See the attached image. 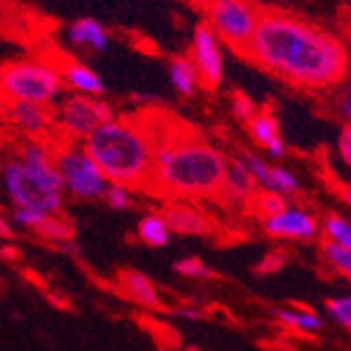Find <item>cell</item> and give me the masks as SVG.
Wrapping results in <instances>:
<instances>
[{
	"instance_id": "cell-1",
	"label": "cell",
	"mask_w": 351,
	"mask_h": 351,
	"mask_svg": "<svg viewBox=\"0 0 351 351\" xmlns=\"http://www.w3.org/2000/svg\"><path fill=\"white\" fill-rule=\"evenodd\" d=\"M246 55L301 86H330L349 66L345 47L315 25L280 11H261Z\"/></svg>"
},
{
	"instance_id": "cell-2",
	"label": "cell",
	"mask_w": 351,
	"mask_h": 351,
	"mask_svg": "<svg viewBox=\"0 0 351 351\" xmlns=\"http://www.w3.org/2000/svg\"><path fill=\"white\" fill-rule=\"evenodd\" d=\"M154 137L149 189L173 200L215 198L226 181L230 160L210 141L175 118L143 112Z\"/></svg>"
},
{
	"instance_id": "cell-3",
	"label": "cell",
	"mask_w": 351,
	"mask_h": 351,
	"mask_svg": "<svg viewBox=\"0 0 351 351\" xmlns=\"http://www.w3.org/2000/svg\"><path fill=\"white\" fill-rule=\"evenodd\" d=\"M84 149L110 183L147 187L154 169V137L145 114L114 116L86 139Z\"/></svg>"
},
{
	"instance_id": "cell-4",
	"label": "cell",
	"mask_w": 351,
	"mask_h": 351,
	"mask_svg": "<svg viewBox=\"0 0 351 351\" xmlns=\"http://www.w3.org/2000/svg\"><path fill=\"white\" fill-rule=\"evenodd\" d=\"M0 86L9 101L53 106L63 90L61 72L38 59H15L0 66Z\"/></svg>"
},
{
	"instance_id": "cell-5",
	"label": "cell",
	"mask_w": 351,
	"mask_h": 351,
	"mask_svg": "<svg viewBox=\"0 0 351 351\" xmlns=\"http://www.w3.org/2000/svg\"><path fill=\"white\" fill-rule=\"evenodd\" d=\"M200 9L217 38L246 55L261 11L250 0H200Z\"/></svg>"
},
{
	"instance_id": "cell-6",
	"label": "cell",
	"mask_w": 351,
	"mask_h": 351,
	"mask_svg": "<svg viewBox=\"0 0 351 351\" xmlns=\"http://www.w3.org/2000/svg\"><path fill=\"white\" fill-rule=\"evenodd\" d=\"M0 181L13 206L40 210L45 215H57L63 208V191L47 185L19 160V156L7 158L3 162Z\"/></svg>"
},
{
	"instance_id": "cell-7",
	"label": "cell",
	"mask_w": 351,
	"mask_h": 351,
	"mask_svg": "<svg viewBox=\"0 0 351 351\" xmlns=\"http://www.w3.org/2000/svg\"><path fill=\"white\" fill-rule=\"evenodd\" d=\"M55 165L61 175L63 191L78 200H101L110 185L104 171L93 160V156L84 145L68 143L59 147L55 154Z\"/></svg>"
},
{
	"instance_id": "cell-8",
	"label": "cell",
	"mask_w": 351,
	"mask_h": 351,
	"mask_svg": "<svg viewBox=\"0 0 351 351\" xmlns=\"http://www.w3.org/2000/svg\"><path fill=\"white\" fill-rule=\"evenodd\" d=\"M114 116H116V112L110 101L74 93L61 101L55 120L68 137L84 141L101 122H106Z\"/></svg>"
},
{
	"instance_id": "cell-9",
	"label": "cell",
	"mask_w": 351,
	"mask_h": 351,
	"mask_svg": "<svg viewBox=\"0 0 351 351\" xmlns=\"http://www.w3.org/2000/svg\"><path fill=\"white\" fill-rule=\"evenodd\" d=\"M189 57L198 70L200 84L215 90L223 80L226 68H223V53L219 47V38L206 23L196 25L194 38H191V55Z\"/></svg>"
},
{
	"instance_id": "cell-10",
	"label": "cell",
	"mask_w": 351,
	"mask_h": 351,
	"mask_svg": "<svg viewBox=\"0 0 351 351\" xmlns=\"http://www.w3.org/2000/svg\"><path fill=\"white\" fill-rule=\"evenodd\" d=\"M265 232L271 238L284 240H311L317 236V221L303 208L284 206L278 215L265 217Z\"/></svg>"
},
{
	"instance_id": "cell-11",
	"label": "cell",
	"mask_w": 351,
	"mask_h": 351,
	"mask_svg": "<svg viewBox=\"0 0 351 351\" xmlns=\"http://www.w3.org/2000/svg\"><path fill=\"white\" fill-rule=\"evenodd\" d=\"M5 118L11 122L13 129L25 133L29 137L45 135L55 122V116L49 106L27 104V101H9Z\"/></svg>"
},
{
	"instance_id": "cell-12",
	"label": "cell",
	"mask_w": 351,
	"mask_h": 351,
	"mask_svg": "<svg viewBox=\"0 0 351 351\" xmlns=\"http://www.w3.org/2000/svg\"><path fill=\"white\" fill-rule=\"evenodd\" d=\"M171 234L181 236H208L213 232V223L206 215L196 210L194 206L183 204V200H175L162 210Z\"/></svg>"
},
{
	"instance_id": "cell-13",
	"label": "cell",
	"mask_w": 351,
	"mask_h": 351,
	"mask_svg": "<svg viewBox=\"0 0 351 351\" xmlns=\"http://www.w3.org/2000/svg\"><path fill=\"white\" fill-rule=\"evenodd\" d=\"M19 160L34 173L38 175L47 185H51L53 189H59L63 191V183H61V175L57 171V165H55V158L53 154L49 152L47 145L38 143V141H27L21 145L19 149Z\"/></svg>"
},
{
	"instance_id": "cell-14",
	"label": "cell",
	"mask_w": 351,
	"mask_h": 351,
	"mask_svg": "<svg viewBox=\"0 0 351 351\" xmlns=\"http://www.w3.org/2000/svg\"><path fill=\"white\" fill-rule=\"evenodd\" d=\"M254 191H257V181L252 179L246 162L242 160V158L232 160L228 165L226 181H223L219 196H223L230 202H244V200L254 196Z\"/></svg>"
},
{
	"instance_id": "cell-15",
	"label": "cell",
	"mask_w": 351,
	"mask_h": 351,
	"mask_svg": "<svg viewBox=\"0 0 351 351\" xmlns=\"http://www.w3.org/2000/svg\"><path fill=\"white\" fill-rule=\"evenodd\" d=\"M68 40L74 47L90 49L95 53H104L110 47V32L90 17H80L70 23L68 27Z\"/></svg>"
},
{
	"instance_id": "cell-16",
	"label": "cell",
	"mask_w": 351,
	"mask_h": 351,
	"mask_svg": "<svg viewBox=\"0 0 351 351\" xmlns=\"http://www.w3.org/2000/svg\"><path fill=\"white\" fill-rule=\"evenodd\" d=\"M118 280H120V289L126 293V297L133 299L137 305L147 307V309L160 307V303H162L160 293H158L156 284L147 276L133 271V269H124V271H120Z\"/></svg>"
},
{
	"instance_id": "cell-17",
	"label": "cell",
	"mask_w": 351,
	"mask_h": 351,
	"mask_svg": "<svg viewBox=\"0 0 351 351\" xmlns=\"http://www.w3.org/2000/svg\"><path fill=\"white\" fill-rule=\"evenodd\" d=\"M61 78H63V84L70 86L74 93L88 95V97H99V95L106 93L104 78L88 66H84V63H76V61L66 63Z\"/></svg>"
},
{
	"instance_id": "cell-18",
	"label": "cell",
	"mask_w": 351,
	"mask_h": 351,
	"mask_svg": "<svg viewBox=\"0 0 351 351\" xmlns=\"http://www.w3.org/2000/svg\"><path fill=\"white\" fill-rule=\"evenodd\" d=\"M248 133L261 147H265L274 158H282L284 143L280 139L278 120L271 114H267V112L257 114V112H254L252 118L248 120Z\"/></svg>"
},
{
	"instance_id": "cell-19",
	"label": "cell",
	"mask_w": 351,
	"mask_h": 351,
	"mask_svg": "<svg viewBox=\"0 0 351 351\" xmlns=\"http://www.w3.org/2000/svg\"><path fill=\"white\" fill-rule=\"evenodd\" d=\"M169 78H171L173 88L181 97H194L196 90L202 86L198 70L189 55H175L169 61Z\"/></svg>"
},
{
	"instance_id": "cell-20",
	"label": "cell",
	"mask_w": 351,
	"mask_h": 351,
	"mask_svg": "<svg viewBox=\"0 0 351 351\" xmlns=\"http://www.w3.org/2000/svg\"><path fill=\"white\" fill-rule=\"evenodd\" d=\"M137 238L152 246V248H162L171 242V230L162 213H147L139 219L137 226Z\"/></svg>"
},
{
	"instance_id": "cell-21",
	"label": "cell",
	"mask_w": 351,
	"mask_h": 351,
	"mask_svg": "<svg viewBox=\"0 0 351 351\" xmlns=\"http://www.w3.org/2000/svg\"><path fill=\"white\" fill-rule=\"evenodd\" d=\"M276 320L289 328L301 330V332H320L324 328L322 315H317L311 309H293V307H280L274 309Z\"/></svg>"
},
{
	"instance_id": "cell-22",
	"label": "cell",
	"mask_w": 351,
	"mask_h": 351,
	"mask_svg": "<svg viewBox=\"0 0 351 351\" xmlns=\"http://www.w3.org/2000/svg\"><path fill=\"white\" fill-rule=\"evenodd\" d=\"M43 240H49V242H55V244H61V242H68V240H74L76 236V230L70 221L63 219L59 213L57 215H47L45 221L40 226L34 230Z\"/></svg>"
},
{
	"instance_id": "cell-23",
	"label": "cell",
	"mask_w": 351,
	"mask_h": 351,
	"mask_svg": "<svg viewBox=\"0 0 351 351\" xmlns=\"http://www.w3.org/2000/svg\"><path fill=\"white\" fill-rule=\"evenodd\" d=\"M299 187H301L299 177L293 171L284 169V167H271L267 191H276L280 196H293L299 191Z\"/></svg>"
},
{
	"instance_id": "cell-24",
	"label": "cell",
	"mask_w": 351,
	"mask_h": 351,
	"mask_svg": "<svg viewBox=\"0 0 351 351\" xmlns=\"http://www.w3.org/2000/svg\"><path fill=\"white\" fill-rule=\"evenodd\" d=\"M322 252L332 269L351 280V246H341L335 242H324Z\"/></svg>"
},
{
	"instance_id": "cell-25",
	"label": "cell",
	"mask_w": 351,
	"mask_h": 351,
	"mask_svg": "<svg viewBox=\"0 0 351 351\" xmlns=\"http://www.w3.org/2000/svg\"><path fill=\"white\" fill-rule=\"evenodd\" d=\"M324 234L328 242L341 244V246H351V223L345 217L330 215L324 221Z\"/></svg>"
},
{
	"instance_id": "cell-26",
	"label": "cell",
	"mask_w": 351,
	"mask_h": 351,
	"mask_svg": "<svg viewBox=\"0 0 351 351\" xmlns=\"http://www.w3.org/2000/svg\"><path fill=\"white\" fill-rule=\"evenodd\" d=\"M104 200L106 204L112 208V210H129L133 206V191L129 185H122V183H110L106 194H104Z\"/></svg>"
},
{
	"instance_id": "cell-27",
	"label": "cell",
	"mask_w": 351,
	"mask_h": 351,
	"mask_svg": "<svg viewBox=\"0 0 351 351\" xmlns=\"http://www.w3.org/2000/svg\"><path fill=\"white\" fill-rule=\"evenodd\" d=\"M173 269L179 276L189 278V280H208V278H213V269L204 261H200L196 257H183V259L175 261Z\"/></svg>"
},
{
	"instance_id": "cell-28",
	"label": "cell",
	"mask_w": 351,
	"mask_h": 351,
	"mask_svg": "<svg viewBox=\"0 0 351 351\" xmlns=\"http://www.w3.org/2000/svg\"><path fill=\"white\" fill-rule=\"evenodd\" d=\"M326 313L330 315V320H335L337 324L351 330V293L328 299L326 301Z\"/></svg>"
},
{
	"instance_id": "cell-29",
	"label": "cell",
	"mask_w": 351,
	"mask_h": 351,
	"mask_svg": "<svg viewBox=\"0 0 351 351\" xmlns=\"http://www.w3.org/2000/svg\"><path fill=\"white\" fill-rule=\"evenodd\" d=\"M252 200L257 202V208H259V213H261L263 217L278 215V213L286 206L284 196L276 194V191H267V189H263V191H254Z\"/></svg>"
},
{
	"instance_id": "cell-30",
	"label": "cell",
	"mask_w": 351,
	"mask_h": 351,
	"mask_svg": "<svg viewBox=\"0 0 351 351\" xmlns=\"http://www.w3.org/2000/svg\"><path fill=\"white\" fill-rule=\"evenodd\" d=\"M45 213H40V210H32V208H19V206H15L13 208V215H11V219L17 223L19 228H25V230H32L34 232L40 223L45 221Z\"/></svg>"
},
{
	"instance_id": "cell-31",
	"label": "cell",
	"mask_w": 351,
	"mask_h": 351,
	"mask_svg": "<svg viewBox=\"0 0 351 351\" xmlns=\"http://www.w3.org/2000/svg\"><path fill=\"white\" fill-rule=\"evenodd\" d=\"M284 265H286V257H284L282 252H269L257 263V267H254V274H259V276L278 274L280 269H284Z\"/></svg>"
},
{
	"instance_id": "cell-32",
	"label": "cell",
	"mask_w": 351,
	"mask_h": 351,
	"mask_svg": "<svg viewBox=\"0 0 351 351\" xmlns=\"http://www.w3.org/2000/svg\"><path fill=\"white\" fill-rule=\"evenodd\" d=\"M232 112H234V116L238 120L248 122L252 118V114H254V104H252V99L248 97V95L236 93L234 97H232Z\"/></svg>"
},
{
	"instance_id": "cell-33",
	"label": "cell",
	"mask_w": 351,
	"mask_h": 351,
	"mask_svg": "<svg viewBox=\"0 0 351 351\" xmlns=\"http://www.w3.org/2000/svg\"><path fill=\"white\" fill-rule=\"evenodd\" d=\"M171 315L177 317V320H187V322H202L206 317L204 309H200L198 303H183V305L171 309Z\"/></svg>"
},
{
	"instance_id": "cell-34",
	"label": "cell",
	"mask_w": 351,
	"mask_h": 351,
	"mask_svg": "<svg viewBox=\"0 0 351 351\" xmlns=\"http://www.w3.org/2000/svg\"><path fill=\"white\" fill-rule=\"evenodd\" d=\"M339 154L345 160V165L351 169V126H345L339 137Z\"/></svg>"
},
{
	"instance_id": "cell-35",
	"label": "cell",
	"mask_w": 351,
	"mask_h": 351,
	"mask_svg": "<svg viewBox=\"0 0 351 351\" xmlns=\"http://www.w3.org/2000/svg\"><path fill=\"white\" fill-rule=\"evenodd\" d=\"M15 236V232H13V226H11V221L0 213V238L3 240H11Z\"/></svg>"
},
{
	"instance_id": "cell-36",
	"label": "cell",
	"mask_w": 351,
	"mask_h": 351,
	"mask_svg": "<svg viewBox=\"0 0 351 351\" xmlns=\"http://www.w3.org/2000/svg\"><path fill=\"white\" fill-rule=\"evenodd\" d=\"M21 257V252L15 246H0V259L5 261H17Z\"/></svg>"
},
{
	"instance_id": "cell-37",
	"label": "cell",
	"mask_w": 351,
	"mask_h": 351,
	"mask_svg": "<svg viewBox=\"0 0 351 351\" xmlns=\"http://www.w3.org/2000/svg\"><path fill=\"white\" fill-rule=\"evenodd\" d=\"M343 112H345L347 118H351V88L347 90L345 99H343Z\"/></svg>"
},
{
	"instance_id": "cell-38",
	"label": "cell",
	"mask_w": 351,
	"mask_h": 351,
	"mask_svg": "<svg viewBox=\"0 0 351 351\" xmlns=\"http://www.w3.org/2000/svg\"><path fill=\"white\" fill-rule=\"evenodd\" d=\"M7 104H9V99L5 97V93H3V86H0V120L5 118V112H7Z\"/></svg>"
},
{
	"instance_id": "cell-39",
	"label": "cell",
	"mask_w": 351,
	"mask_h": 351,
	"mask_svg": "<svg viewBox=\"0 0 351 351\" xmlns=\"http://www.w3.org/2000/svg\"><path fill=\"white\" fill-rule=\"evenodd\" d=\"M137 99L143 101V104H152V101H156L158 97H156V95H137Z\"/></svg>"
},
{
	"instance_id": "cell-40",
	"label": "cell",
	"mask_w": 351,
	"mask_h": 351,
	"mask_svg": "<svg viewBox=\"0 0 351 351\" xmlns=\"http://www.w3.org/2000/svg\"><path fill=\"white\" fill-rule=\"evenodd\" d=\"M7 21V9H5V0H0V25Z\"/></svg>"
},
{
	"instance_id": "cell-41",
	"label": "cell",
	"mask_w": 351,
	"mask_h": 351,
	"mask_svg": "<svg viewBox=\"0 0 351 351\" xmlns=\"http://www.w3.org/2000/svg\"><path fill=\"white\" fill-rule=\"evenodd\" d=\"M341 196H343V200L351 206V187H343V191H341Z\"/></svg>"
}]
</instances>
